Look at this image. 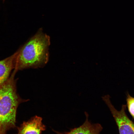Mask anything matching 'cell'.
Returning a JSON list of instances; mask_svg holds the SVG:
<instances>
[{
    "label": "cell",
    "mask_w": 134,
    "mask_h": 134,
    "mask_svg": "<svg viewBox=\"0 0 134 134\" xmlns=\"http://www.w3.org/2000/svg\"><path fill=\"white\" fill-rule=\"evenodd\" d=\"M85 114L86 120L83 124L80 127L64 133L55 132L57 134H100V132L103 129L102 126L98 123H91L88 120V113L85 112Z\"/></svg>",
    "instance_id": "5"
},
{
    "label": "cell",
    "mask_w": 134,
    "mask_h": 134,
    "mask_svg": "<svg viewBox=\"0 0 134 134\" xmlns=\"http://www.w3.org/2000/svg\"><path fill=\"white\" fill-rule=\"evenodd\" d=\"M16 53L0 61V85L2 84L10 76L11 72L15 66Z\"/></svg>",
    "instance_id": "6"
},
{
    "label": "cell",
    "mask_w": 134,
    "mask_h": 134,
    "mask_svg": "<svg viewBox=\"0 0 134 134\" xmlns=\"http://www.w3.org/2000/svg\"><path fill=\"white\" fill-rule=\"evenodd\" d=\"M42 120L41 117L36 116L28 121L23 122L18 128V132L16 134H41L46 129Z\"/></svg>",
    "instance_id": "4"
},
{
    "label": "cell",
    "mask_w": 134,
    "mask_h": 134,
    "mask_svg": "<svg viewBox=\"0 0 134 134\" xmlns=\"http://www.w3.org/2000/svg\"><path fill=\"white\" fill-rule=\"evenodd\" d=\"M102 98L109 109L114 119L119 134H134V123L126 113V105H122L121 110L119 111L112 104L109 95H105Z\"/></svg>",
    "instance_id": "3"
},
{
    "label": "cell",
    "mask_w": 134,
    "mask_h": 134,
    "mask_svg": "<svg viewBox=\"0 0 134 134\" xmlns=\"http://www.w3.org/2000/svg\"><path fill=\"white\" fill-rule=\"evenodd\" d=\"M126 102L129 113L134 120V98L131 96L128 93L126 95Z\"/></svg>",
    "instance_id": "7"
},
{
    "label": "cell",
    "mask_w": 134,
    "mask_h": 134,
    "mask_svg": "<svg viewBox=\"0 0 134 134\" xmlns=\"http://www.w3.org/2000/svg\"><path fill=\"white\" fill-rule=\"evenodd\" d=\"M17 72L14 70L9 78L0 85V127L6 131L15 127L17 109L25 101L17 93L15 76Z\"/></svg>",
    "instance_id": "2"
},
{
    "label": "cell",
    "mask_w": 134,
    "mask_h": 134,
    "mask_svg": "<svg viewBox=\"0 0 134 134\" xmlns=\"http://www.w3.org/2000/svg\"><path fill=\"white\" fill-rule=\"evenodd\" d=\"M50 37L40 29L16 52L14 70L42 68L49 60Z\"/></svg>",
    "instance_id": "1"
},
{
    "label": "cell",
    "mask_w": 134,
    "mask_h": 134,
    "mask_svg": "<svg viewBox=\"0 0 134 134\" xmlns=\"http://www.w3.org/2000/svg\"><path fill=\"white\" fill-rule=\"evenodd\" d=\"M6 131L0 127V134H6Z\"/></svg>",
    "instance_id": "8"
}]
</instances>
